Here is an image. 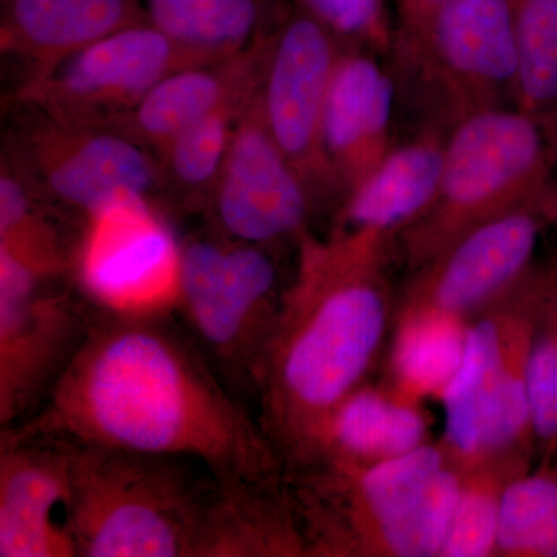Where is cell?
I'll use <instances>...</instances> for the list:
<instances>
[{
    "label": "cell",
    "mask_w": 557,
    "mask_h": 557,
    "mask_svg": "<svg viewBox=\"0 0 557 557\" xmlns=\"http://www.w3.org/2000/svg\"><path fill=\"white\" fill-rule=\"evenodd\" d=\"M168 317L97 311L46 403L5 431L188 458L223 483L284 482V463L258 416Z\"/></svg>",
    "instance_id": "1"
},
{
    "label": "cell",
    "mask_w": 557,
    "mask_h": 557,
    "mask_svg": "<svg viewBox=\"0 0 557 557\" xmlns=\"http://www.w3.org/2000/svg\"><path fill=\"white\" fill-rule=\"evenodd\" d=\"M252 392L285 472L299 467L341 403L372 380L397 324L398 242L373 231H307Z\"/></svg>",
    "instance_id": "2"
},
{
    "label": "cell",
    "mask_w": 557,
    "mask_h": 557,
    "mask_svg": "<svg viewBox=\"0 0 557 557\" xmlns=\"http://www.w3.org/2000/svg\"><path fill=\"white\" fill-rule=\"evenodd\" d=\"M461 475L438 440L375 463L310 461L285 486L306 557H438Z\"/></svg>",
    "instance_id": "3"
},
{
    "label": "cell",
    "mask_w": 557,
    "mask_h": 557,
    "mask_svg": "<svg viewBox=\"0 0 557 557\" xmlns=\"http://www.w3.org/2000/svg\"><path fill=\"white\" fill-rule=\"evenodd\" d=\"M194 463L75 443L64 523L78 557H196L215 478Z\"/></svg>",
    "instance_id": "4"
},
{
    "label": "cell",
    "mask_w": 557,
    "mask_h": 557,
    "mask_svg": "<svg viewBox=\"0 0 557 557\" xmlns=\"http://www.w3.org/2000/svg\"><path fill=\"white\" fill-rule=\"evenodd\" d=\"M557 170V110L498 106L448 132L437 197L398 240L409 271L486 220L544 193Z\"/></svg>",
    "instance_id": "5"
},
{
    "label": "cell",
    "mask_w": 557,
    "mask_h": 557,
    "mask_svg": "<svg viewBox=\"0 0 557 557\" xmlns=\"http://www.w3.org/2000/svg\"><path fill=\"white\" fill-rule=\"evenodd\" d=\"M544 282L545 262L536 260L511 292L467 322L460 361L438 395L440 440L461 468L498 461L530 471L536 465L528 355Z\"/></svg>",
    "instance_id": "6"
},
{
    "label": "cell",
    "mask_w": 557,
    "mask_h": 557,
    "mask_svg": "<svg viewBox=\"0 0 557 557\" xmlns=\"http://www.w3.org/2000/svg\"><path fill=\"white\" fill-rule=\"evenodd\" d=\"M278 249L231 239L209 225L182 239L175 310L223 380L251 391L288 284Z\"/></svg>",
    "instance_id": "7"
},
{
    "label": "cell",
    "mask_w": 557,
    "mask_h": 557,
    "mask_svg": "<svg viewBox=\"0 0 557 557\" xmlns=\"http://www.w3.org/2000/svg\"><path fill=\"white\" fill-rule=\"evenodd\" d=\"M3 143L2 161L61 219L81 225L126 196L161 203L156 156L115 132L70 123L16 101Z\"/></svg>",
    "instance_id": "8"
},
{
    "label": "cell",
    "mask_w": 557,
    "mask_h": 557,
    "mask_svg": "<svg viewBox=\"0 0 557 557\" xmlns=\"http://www.w3.org/2000/svg\"><path fill=\"white\" fill-rule=\"evenodd\" d=\"M180 263L168 209L126 196L81 223L70 278L100 313L156 317L177 309Z\"/></svg>",
    "instance_id": "9"
},
{
    "label": "cell",
    "mask_w": 557,
    "mask_h": 557,
    "mask_svg": "<svg viewBox=\"0 0 557 557\" xmlns=\"http://www.w3.org/2000/svg\"><path fill=\"white\" fill-rule=\"evenodd\" d=\"M97 310L70 277L0 255V428L35 416L78 354Z\"/></svg>",
    "instance_id": "10"
},
{
    "label": "cell",
    "mask_w": 557,
    "mask_h": 557,
    "mask_svg": "<svg viewBox=\"0 0 557 557\" xmlns=\"http://www.w3.org/2000/svg\"><path fill=\"white\" fill-rule=\"evenodd\" d=\"M556 226L547 189L461 234L409 271L399 288L397 321L440 317L471 321L522 281L536 262L539 240Z\"/></svg>",
    "instance_id": "11"
},
{
    "label": "cell",
    "mask_w": 557,
    "mask_h": 557,
    "mask_svg": "<svg viewBox=\"0 0 557 557\" xmlns=\"http://www.w3.org/2000/svg\"><path fill=\"white\" fill-rule=\"evenodd\" d=\"M343 44L324 25L287 3L274 25L260 102L267 126L306 183L319 214L335 215L341 190L325 150L324 112Z\"/></svg>",
    "instance_id": "12"
},
{
    "label": "cell",
    "mask_w": 557,
    "mask_h": 557,
    "mask_svg": "<svg viewBox=\"0 0 557 557\" xmlns=\"http://www.w3.org/2000/svg\"><path fill=\"white\" fill-rule=\"evenodd\" d=\"M209 62L215 61L180 46L149 21L141 22L24 79L16 101L70 123L106 127L171 73Z\"/></svg>",
    "instance_id": "13"
},
{
    "label": "cell",
    "mask_w": 557,
    "mask_h": 557,
    "mask_svg": "<svg viewBox=\"0 0 557 557\" xmlns=\"http://www.w3.org/2000/svg\"><path fill=\"white\" fill-rule=\"evenodd\" d=\"M519 53L508 0H448L409 84L453 127L480 110L515 106Z\"/></svg>",
    "instance_id": "14"
},
{
    "label": "cell",
    "mask_w": 557,
    "mask_h": 557,
    "mask_svg": "<svg viewBox=\"0 0 557 557\" xmlns=\"http://www.w3.org/2000/svg\"><path fill=\"white\" fill-rule=\"evenodd\" d=\"M317 218L309 188L267 126L259 89L231 139L205 219L231 239L284 248Z\"/></svg>",
    "instance_id": "15"
},
{
    "label": "cell",
    "mask_w": 557,
    "mask_h": 557,
    "mask_svg": "<svg viewBox=\"0 0 557 557\" xmlns=\"http://www.w3.org/2000/svg\"><path fill=\"white\" fill-rule=\"evenodd\" d=\"M75 443L21 437L0 442V557H78L64 522L72 496Z\"/></svg>",
    "instance_id": "16"
},
{
    "label": "cell",
    "mask_w": 557,
    "mask_h": 557,
    "mask_svg": "<svg viewBox=\"0 0 557 557\" xmlns=\"http://www.w3.org/2000/svg\"><path fill=\"white\" fill-rule=\"evenodd\" d=\"M397 95V76L379 54L341 47L324 112L325 150L341 201L394 148Z\"/></svg>",
    "instance_id": "17"
},
{
    "label": "cell",
    "mask_w": 557,
    "mask_h": 557,
    "mask_svg": "<svg viewBox=\"0 0 557 557\" xmlns=\"http://www.w3.org/2000/svg\"><path fill=\"white\" fill-rule=\"evenodd\" d=\"M274 25L276 22L234 57L171 73L134 109L102 129L115 132L157 156L172 139L223 102L262 84Z\"/></svg>",
    "instance_id": "18"
},
{
    "label": "cell",
    "mask_w": 557,
    "mask_h": 557,
    "mask_svg": "<svg viewBox=\"0 0 557 557\" xmlns=\"http://www.w3.org/2000/svg\"><path fill=\"white\" fill-rule=\"evenodd\" d=\"M449 127L426 121L405 143H395L368 177L341 201L333 228L399 237L423 218L437 197Z\"/></svg>",
    "instance_id": "19"
},
{
    "label": "cell",
    "mask_w": 557,
    "mask_h": 557,
    "mask_svg": "<svg viewBox=\"0 0 557 557\" xmlns=\"http://www.w3.org/2000/svg\"><path fill=\"white\" fill-rule=\"evenodd\" d=\"M148 21L143 0H2L0 47L28 65L30 78L106 36Z\"/></svg>",
    "instance_id": "20"
},
{
    "label": "cell",
    "mask_w": 557,
    "mask_h": 557,
    "mask_svg": "<svg viewBox=\"0 0 557 557\" xmlns=\"http://www.w3.org/2000/svg\"><path fill=\"white\" fill-rule=\"evenodd\" d=\"M429 442L431 423L421 398L392 381L370 380L330 413L299 467L314 460L375 463L405 456Z\"/></svg>",
    "instance_id": "21"
},
{
    "label": "cell",
    "mask_w": 557,
    "mask_h": 557,
    "mask_svg": "<svg viewBox=\"0 0 557 557\" xmlns=\"http://www.w3.org/2000/svg\"><path fill=\"white\" fill-rule=\"evenodd\" d=\"M260 86L230 98L157 153L160 199L168 211L207 215L231 139Z\"/></svg>",
    "instance_id": "22"
},
{
    "label": "cell",
    "mask_w": 557,
    "mask_h": 557,
    "mask_svg": "<svg viewBox=\"0 0 557 557\" xmlns=\"http://www.w3.org/2000/svg\"><path fill=\"white\" fill-rule=\"evenodd\" d=\"M150 24L209 61L248 49L276 22L285 0H143Z\"/></svg>",
    "instance_id": "23"
},
{
    "label": "cell",
    "mask_w": 557,
    "mask_h": 557,
    "mask_svg": "<svg viewBox=\"0 0 557 557\" xmlns=\"http://www.w3.org/2000/svg\"><path fill=\"white\" fill-rule=\"evenodd\" d=\"M54 214L25 188L9 164L0 166V255L44 277H70L73 247Z\"/></svg>",
    "instance_id": "24"
},
{
    "label": "cell",
    "mask_w": 557,
    "mask_h": 557,
    "mask_svg": "<svg viewBox=\"0 0 557 557\" xmlns=\"http://www.w3.org/2000/svg\"><path fill=\"white\" fill-rule=\"evenodd\" d=\"M496 557H557V460L541 461L508 483Z\"/></svg>",
    "instance_id": "25"
},
{
    "label": "cell",
    "mask_w": 557,
    "mask_h": 557,
    "mask_svg": "<svg viewBox=\"0 0 557 557\" xmlns=\"http://www.w3.org/2000/svg\"><path fill=\"white\" fill-rule=\"evenodd\" d=\"M525 472L498 461L463 468L438 557H496L502 498L508 483Z\"/></svg>",
    "instance_id": "26"
},
{
    "label": "cell",
    "mask_w": 557,
    "mask_h": 557,
    "mask_svg": "<svg viewBox=\"0 0 557 557\" xmlns=\"http://www.w3.org/2000/svg\"><path fill=\"white\" fill-rule=\"evenodd\" d=\"M544 262V289L528 355L536 463L557 460V248Z\"/></svg>",
    "instance_id": "27"
},
{
    "label": "cell",
    "mask_w": 557,
    "mask_h": 557,
    "mask_svg": "<svg viewBox=\"0 0 557 557\" xmlns=\"http://www.w3.org/2000/svg\"><path fill=\"white\" fill-rule=\"evenodd\" d=\"M519 53L515 106L557 110V0H508Z\"/></svg>",
    "instance_id": "28"
},
{
    "label": "cell",
    "mask_w": 557,
    "mask_h": 557,
    "mask_svg": "<svg viewBox=\"0 0 557 557\" xmlns=\"http://www.w3.org/2000/svg\"><path fill=\"white\" fill-rule=\"evenodd\" d=\"M298 9L338 38L343 46L373 51L394 50L395 22L388 0H293Z\"/></svg>",
    "instance_id": "29"
},
{
    "label": "cell",
    "mask_w": 557,
    "mask_h": 557,
    "mask_svg": "<svg viewBox=\"0 0 557 557\" xmlns=\"http://www.w3.org/2000/svg\"><path fill=\"white\" fill-rule=\"evenodd\" d=\"M394 2L395 40L392 50L395 76L405 79L416 73L423 60L432 28L448 0H392Z\"/></svg>",
    "instance_id": "30"
},
{
    "label": "cell",
    "mask_w": 557,
    "mask_h": 557,
    "mask_svg": "<svg viewBox=\"0 0 557 557\" xmlns=\"http://www.w3.org/2000/svg\"><path fill=\"white\" fill-rule=\"evenodd\" d=\"M547 205L557 226V170L555 175H553L552 183H549L547 188Z\"/></svg>",
    "instance_id": "31"
}]
</instances>
